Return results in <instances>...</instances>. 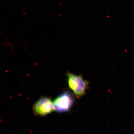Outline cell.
I'll list each match as a JSON object with an SVG mask.
<instances>
[{
    "mask_svg": "<svg viewBox=\"0 0 134 134\" xmlns=\"http://www.w3.org/2000/svg\"><path fill=\"white\" fill-rule=\"evenodd\" d=\"M54 110L52 99L47 97H41L34 103L33 111L34 114L40 116H45Z\"/></svg>",
    "mask_w": 134,
    "mask_h": 134,
    "instance_id": "obj_3",
    "label": "cell"
},
{
    "mask_svg": "<svg viewBox=\"0 0 134 134\" xmlns=\"http://www.w3.org/2000/svg\"><path fill=\"white\" fill-rule=\"evenodd\" d=\"M74 101L73 94L69 91L65 92L54 100V110L59 113L66 112L72 108Z\"/></svg>",
    "mask_w": 134,
    "mask_h": 134,
    "instance_id": "obj_2",
    "label": "cell"
},
{
    "mask_svg": "<svg viewBox=\"0 0 134 134\" xmlns=\"http://www.w3.org/2000/svg\"><path fill=\"white\" fill-rule=\"evenodd\" d=\"M66 75L69 86L75 96L80 98L84 96L88 88V82L84 80L81 75H77L69 72Z\"/></svg>",
    "mask_w": 134,
    "mask_h": 134,
    "instance_id": "obj_1",
    "label": "cell"
}]
</instances>
